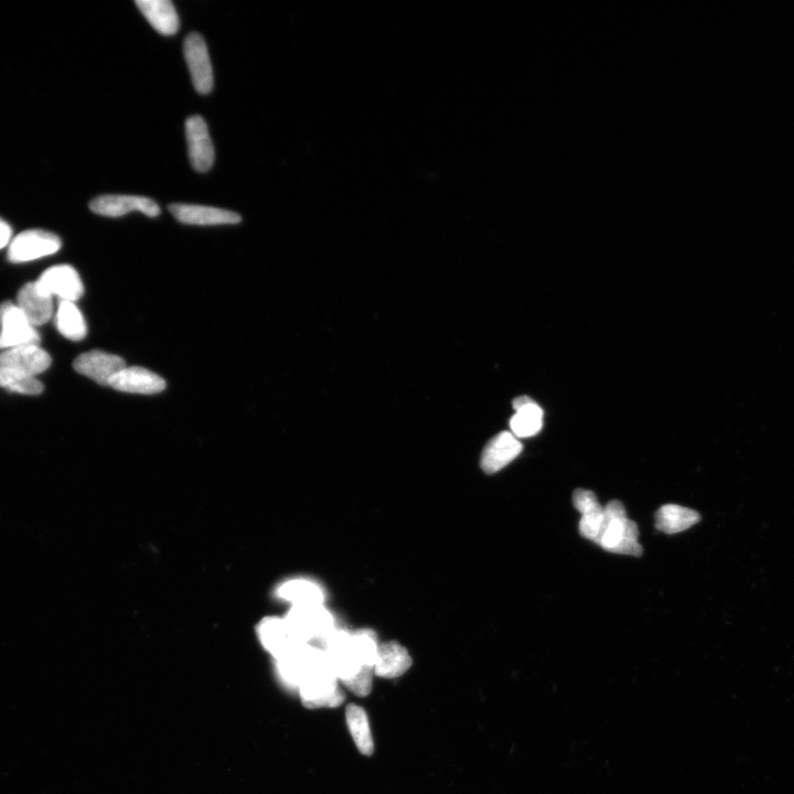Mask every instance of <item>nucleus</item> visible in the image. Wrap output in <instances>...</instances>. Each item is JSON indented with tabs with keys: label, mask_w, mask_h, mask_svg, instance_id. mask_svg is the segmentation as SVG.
Masks as SVG:
<instances>
[{
	"label": "nucleus",
	"mask_w": 794,
	"mask_h": 794,
	"mask_svg": "<svg viewBox=\"0 0 794 794\" xmlns=\"http://www.w3.org/2000/svg\"><path fill=\"white\" fill-rule=\"evenodd\" d=\"M337 679L353 694L364 697L372 691L374 670L363 667L352 643V633L336 628L321 642Z\"/></svg>",
	"instance_id": "obj_1"
},
{
	"label": "nucleus",
	"mask_w": 794,
	"mask_h": 794,
	"mask_svg": "<svg viewBox=\"0 0 794 794\" xmlns=\"http://www.w3.org/2000/svg\"><path fill=\"white\" fill-rule=\"evenodd\" d=\"M610 553L641 556L639 529L635 521L629 520L627 512L618 500L610 501L604 508V525L595 542Z\"/></svg>",
	"instance_id": "obj_2"
},
{
	"label": "nucleus",
	"mask_w": 794,
	"mask_h": 794,
	"mask_svg": "<svg viewBox=\"0 0 794 794\" xmlns=\"http://www.w3.org/2000/svg\"><path fill=\"white\" fill-rule=\"evenodd\" d=\"M297 693L304 706L310 710L339 707L346 700V695L340 688L339 680L331 668L327 654L310 671L307 678L300 684Z\"/></svg>",
	"instance_id": "obj_3"
},
{
	"label": "nucleus",
	"mask_w": 794,
	"mask_h": 794,
	"mask_svg": "<svg viewBox=\"0 0 794 794\" xmlns=\"http://www.w3.org/2000/svg\"><path fill=\"white\" fill-rule=\"evenodd\" d=\"M285 620L302 643H321L336 629L335 619L324 605L292 607Z\"/></svg>",
	"instance_id": "obj_4"
},
{
	"label": "nucleus",
	"mask_w": 794,
	"mask_h": 794,
	"mask_svg": "<svg viewBox=\"0 0 794 794\" xmlns=\"http://www.w3.org/2000/svg\"><path fill=\"white\" fill-rule=\"evenodd\" d=\"M40 335L23 311L13 303L0 305V350L39 346Z\"/></svg>",
	"instance_id": "obj_5"
},
{
	"label": "nucleus",
	"mask_w": 794,
	"mask_h": 794,
	"mask_svg": "<svg viewBox=\"0 0 794 794\" xmlns=\"http://www.w3.org/2000/svg\"><path fill=\"white\" fill-rule=\"evenodd\" d=\"M325 657L323 648L310 646L309 643L299 645L276 660L278 678L285 688L297 692L300 684L307 678L321 659Z\"/></svg>",
	"instance_id": "obj_6"
},
{
	"label": "nucleus",
	"mask_w": 794,
	"mask_h": 794,
	"mask_svg": "<svg viewBox=\"0 0 794 794\" xmlns=\"http://www.w3.org/2000/svg\"><path fill=\"white\" fill-rule=\"evenodd\" d=\"M61 245L56 234L42 230L25 231L10 242L8 260L16 264L39 260L41 257L56 254Z\"/></svg>",
	"instance_id": "obj_7"
},
{
	"label": "nucleus",
	"mask_w": 794,
	"mask_h": 794,
	"mask_svg": "<svg viewBox=\"0 0 794 794\" xmlns=\"http://www.w3.org/2000/svg\"><path fill=\"white\" fill-rule=\"evenodd\" d=\"M184 55L193 87L199 94H209L213 90L212 64L206 41L197 32H192L185 39Z\"/></svg>",
	"instance_id": "obj_8"
},
{
	"label": "nucleus",
	"mask_w": 794,
	"mask_h": 794,
	"mask_svg": "<svg viewBox=\"0 0 794 794\" xmlns=\"http://www.w3.org/2000/svg\"><path fill=\"white\" fill-rule=\"evenodd\" d=\"M44 294L58 296L66 302H77L84 294V286L77 271L70 265L49 268L36 282Z\"/></svg>",
	"instance_id": "obj_9"
},
{
	"label": "nucleus",
	"mask_w": 794,
	"mask_h": 794,
	"mask_svg": "<svg viewBox=\"0 0 794 794\" xmlns=\"http://www.w3.org/2000/svg\"><path fill=\"white\" fill-rule=\"evenodd\" d=\"M73 368L103 386H109L117 373L126 368V362L116 354L93 350L74 360Z\"/></svg>",
	"instance_id": "obj_10"
},
{
	"label": "nucleus",
	"mask_w": 794,
	"mask_h": 794,
	"mask_svg": "<svg viewBox=\"0 0 794 794\" xmlns=\"http://www.w3.org/2000/svg\"><path fill=\"white\" fill-rule=\"evenodd\" d=\"M188 153L193 169L206 173L214 164V148L205 120L199 115L191 116L186 122Z\"/></svg>",
	"instance_id": "obj_11"
},
{
	"label": "nucleus",
	"mask_w": 794,
	"mask_h": 794,
	"mask_svg": "<svg viewBox=\"0 0 794 794\" xmlns=\"http://www.w3.org/2000/svg\"><path fill=\"white\" fill-rule=\"evenodd\" d=\"M90 209L103 217L120 218L133 211L142 212L149 218L159 216L160 210L157 203L149 198L137 196L107 195L94 199Z\"/></svg>",
	"instance_id": "obj_12"
},
{
	"label": "nucleus",
	"mask_w": 794,
	"mask_h": 794,
	"mask_svg": "<svg viewBox=\"0 0 794 794\" xmlns=\"http://www.w3.org/2000/svg\"><path fill=\"white\" fill-rule=\"evenodd\" d=\"M49 353L40 346H23L0 353V368L36 378L51 366Z\"/></svg>",
	"instance_id": "obj_13"
},
{
	"label": "nucleus",
	"mask_w": 794,
	"mask_h": 794,
	"mask_svg": "<svg viewBox=\"0 0 794 794\" xmlns=\"http://www.w3.org/2000/svg\"><path fill=\"white\" fill-rule=\"evenodd\" d=\"M519 438L510 432H502L493 437L484 449L481 456V468L488 475L507 467L522 452Z\"/></svg>",
	"instance_id": "obj_14"
},
{
	"label": "nucleus",
	"mask_w": 794,
	"mask_h": 794,
	"mask_svg": "<svg viewBox=\"0 0 794 794\" xmlns=\"http://www.w3.org/2000/svg\"><path fill=\"white\" fill-rule=\"evenodd\" d=\"M110 388L132 394L153 395L166 389V382L158 374L141 367L125 368L110 382Z\"/></svg>",
	"instance_id": "obj_15"
},
{
	"label": "nucleus",
	"mask_w": 794,
	"mask_h": 794,
	"mask_svg": "<svg viewBox=\"0 0 794 794\" xmlns=\"http://www.w3.org/2000/svg\"><path fill=\"white\" fill-rule=\"evenodd\" d=\"M259 638L263 647L275 660L282 658L299 645H304L297 640L285 618L264 619L259 626Z\"/></svg>",
	"instance_id": "obj_16"
},
{
	"label": "nucleus",
	"mask_w": 794,
	"mask_h": 794,
	"mask_svg": "<svg viewBox=\"0 0 794 794\" xmlns=\"http://www.w3.org/2000/svg\"><path fill=\"white\" fill-rule=\"evenodd\" d=\"M169 211L177 221L189 225H225L242 221L238 213L205 206L174 203L169 206Z\"/></svg>",
	"instance_id": "obj_17"
},
{
	"label": "nucleus",
	"mask_w": 794,
	"mask_h": 794,
	"mask_svg": "<svg viewBox=\"0 0 794 794\" xmlns=\"http://www.w3.org/2000/svg\"><path fill=\"white\" fill-rule=\"evenodd\" d=\"M412 658L399 642H384L379 647L377 661L374 664V675L383 679L402 677L412 667Z\"/></svg>",
	"instance_id": "obj_18"
},
{
	"label": "nucleus",
	"mask_w": 794,
	"mask_h": 794,
	"mask_svg": "<svg viewBox=\"0 0 794 794\" xmlns=\"http://www.w3.org/2000/svg\"><path fill=\"white\" fill-rule=\"evenodd\" d=\"M17 306L34 327L47 324L53 315L52 297L42 293L36 282L20 288Z\"/></svg>",
	"instance_id": "obj_19"
},
{
	"label": "nucleus",
	"mask_w": 794,
	"mask_h": 794,
	"mask_svg": "<svg viewBox=\"0 0 794 794\" xmlns=\"http://www.w3.org/2000/svg\"><path fill=\"white\" fill-rule=\"evenodd\" d=\"M136 6L159 34L174 36L179 31V16L169 0H136Z\"/></svg>",
	"instance_id": "obj_20"
},
{
	"label": "nucleus",
	"mask_w": 794,
	"mask_h": 794,
	"mask_svg": "<svg viewBox=\"0 0 794 794\" xmlns=\"http://www.w3.org/2000/svg\"><path fill=\"white\" fill-rule=\"evenodd\" d=\"M515 414L511 418V433L517 438L532 437L542 429L543 411L528 396L518 397L513 402Z\"/></svg>",
	"instance_id": "obj_21"
},
{
	"label": "nucleus",
	"mask_w": 794,
	"mask_h": 794,
	"mask_svg": "<svg viewBox=\"0 0 794 794\" xmlns=\"http://www.w3.org/2000/svg\"><path fill=\"white\" fill-rule=\"evenodd\" d=\"M278 597L291 603L292 607L323 605L325 595L323 589L314 582L304 578L291 579L277 589Z\"/></svg>",
	"instance_id": "obj_22"
},
{
	"label": "nucleus",
	"mask_w": 794,
	"mask_h": 794,
	"mask_svg": "<svg viewBox=\"0 0 794 794\" xmlns=\"http://www.w3.org/2000/svg\"><path fill=\"white\" fill-rule=\"evenodd\" d=\"M700 520L699 512L677 506V504H667L656 513L657 529L667 534H677L689 530Z\"/></svg>",
	"instance_id": "obj_23"
},
{
	"label": "nucleus",
	"mask_w": 794,
	"mask_h": 794,
	"mask_svg": "<svg viewBox=\"0 0 794 794\" xmlns=\"http://www.w3.org/2000/svg\"><path fill=\"white\" fill-rule=\"evenodd\" d=\"M347 724L350 734L362 755L371 756L374 751L368 714L356 704H350L346 710Z\"/></svg>",
	"instance_id": "obj_24"
},
{
	"label": "nucleus",
	"mask_w": 794,
	"mask_h": 794,
	"mask_svg": "<svg viewBox=\"0 0 794 794\" xmlns=\"http://www.w3.org/2000/svg\"><path fill=\"white\" fill-rule=\"evenodd\" d=\"M56 325L60 334L71 341H81L87 337V323L80 309L72 302L60 300Z\"/></svg>",
	"instance_id": "obj_25"
},
{
	"label": "nucleus",
	"mask_w": 794,
	"mask_h": 794,
	"mask_svg": "<svg viewBox=\"0 0 794 794\" xmlns=\"http://www.w3.org/2000/svg\"><path fill=\"white\" fill-rule=\"evenodd\" d=\"M0 388L25 395H39L44 392V385L37 378L5 368H0Z\"/></svg>",
	"instance_id": "obj_26"
},
{
	"label": "nucleus",
	"mask_w": 794,
	"mask_h": 794,
	"mask_svg": "<svg viewBox=\"0 0 794 794\" xmlns=\"http://www.w3.org/2000/svg\"><path fill=\"white\" fill-rule=\"evenodd\" d=\"M352 643L363 667L374 670L380 647L377 635L372 630L362 629L352 633Z\"/></svg>",
	"instance_id": "obj_27"
},
{
	"label": "nucleus",
	"mask_w": 794,
	"mask_h": 794,
	"mask_svg": "<svg viewBox=\"0 0 794 794\" xmlns=\"http://www.w3.org/2000/svg\"><path fill=\"white\" fill-rule=\"evenodd\" d=\"M604 525V508L582 514L579 532L585 539L596 542Z\"/></svg>",
	"instance_id": "obj_28"
},
{
	"label": "nucleus",
	"mask_w": 794,
	"mask_h": 794,
	"mask_svg": "<svg viewBox=\"0 0 794 794\" xmlns=\"http://www.w3.org/2000/svg\"><path fill=\"white\" fill-rule=\"evenodd\" d=\"M574 507L582 514L603 508L593 491L577 489L573 495Z\"/></svg>",
	"instance_id": "obj_29"
},
{
	"label": "nucleus",
	"mask_w": 794,
	"mask_h": 794,
	"mask_svg": "<svg viewBox=\"0 0 794 794\" xmlns=\"http://www.w3.org/2000/svg\"><path fill=\"white\" fill-rule=\"evenodd\" d=\"M13 230L3 219H0V250L12 242Z\"/></svg>",
	"instance_id": "obj_30"
}]
</instances>
